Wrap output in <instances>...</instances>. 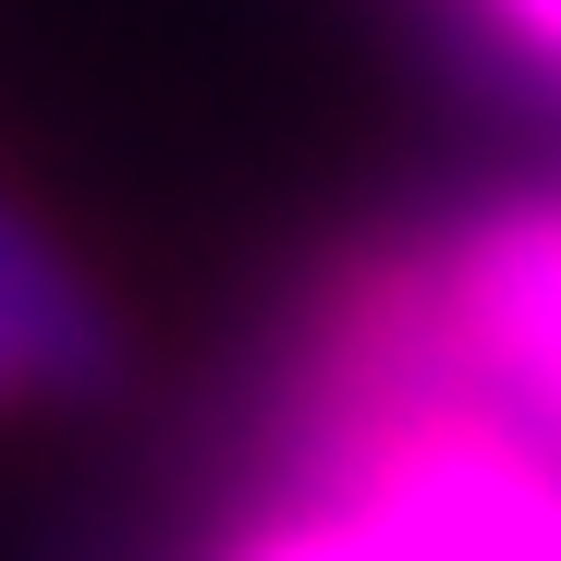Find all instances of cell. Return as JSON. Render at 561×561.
<instances>
[{"instance_id":"cell-1","label":"cell","mask_w":561,"mask_h":561,"mask_svg":"<svg viewBox=\"0 0 561 561\" xmlns=\"http://www.w3.org/2000/svg\"><path fill=\"white\" fill-rule=\"evenodd\" d=\"M196 561H561V451L427 354L391 244H366L306 294L256 501Z\"/></svg>"},{"instance_id":"cell-2","label":"cell","mask_w":561,"mask_h":561,"mask_svg":"<svg viewBox=\"0 0 561 561\" xmlns=\"http://www.w3.org/2000/svg\"><path fill=\"white\" fill-rule=\"evenodd\" d=\"M391 268H403L427 354L561 451V196L463 208L451 232L391 244Z\"/></svg>"},{"instance_id":"cell-3","label":"cell","mask_w":561,"mask_h":561,"mask_svg":"<svg viewBox=\"0 0 561 561\" xmlns=\"http://www.w3.org/2000/svg\"><path fill=\"white\" fill-rule=\"evenodd\" d=\"M0 354L37 403H99L123 379V318L13 196H0Z\"/></svg>"},{"instance_id":"cell-4","label":"cell","mask_w":561,"mask_h":561,"mask_svg":"<svg viewBox=\"0 0 561 561\" xmlns=\"http://www.w3.org/2000/svg\"><path fill=\"white\" fill-rule=\"evenodd\" d=\"M477 13H489L501 49H525L537 73H561V0H477Z\"/></svg>"},{"instance_id":"cell-5","label":"cell","mask_w":561,"mask_h":561,"mask_svg":"<svg viewBox=\"0 0 561 561\" xmlns=\"http://www.w3.org/2000/svg\"><path fill=\"white\" fill-rule=\"evenodd\" d=\"M25 403H37V391H25V379H13V354H0V415H25Z\"/></svg>"}]
</instances>
